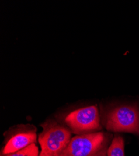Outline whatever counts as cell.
Masks as SVG:
<instances>
[{
  "label": "cell",
  "mask_w": 139,
  "mask_h": 156,
  "mask_svg": "<svg viewBox=\"0 0 139 156\" xmlns=\"http://www.w3.org/2000/svg\"><path fill=\"white\" fill-rule=\"evenodd\" d=\"M43 126V131L38 137L41 147L40 156H57L71 141V131L55 121L46 122Z\"/></svg>",
  "instance_id": "6da1fadb"
},
{
  "label": "cell",
  "mask_w": 139,
  "mask_h": 156,
  "mask_svg": "<svg viewBox=\"0 0 139 156\" xmlns=\"http://www.w3.org/2000/svg\"><path fill=\"white\" fill-rule=\"evenodd\" d=\"M104 125L107 131L139 133V112L132 106L117 107L105 115Z\"/></svg>",
  "instance_id": "7a4b0ae2"
},
{
  "label": "cell",
  "mask_w": 139,
  "mask_h": 156,
  "mask_svg": "<svg viewBox=\"0 0 139 156\" xmlns=\"http://www.w3.org/2000/svg\"><path fill=\"white\" fill-rule=\"evenodd\" d=\"M65 122L72 133L79 135L92 133L101 129L99 113L96 106L72 111L66 117Z\"/></svg>",
  "instance_id": "3957f363"
},
{
  "label": "cell",
  "mask_w": 139,
  "mask_h": 156,
  "mask_svg": "<svg viewBox=\"0 0 139 156\" xmlns=\"http://www.w3.org/2000/svg\"><path fill=\"white\" fill-rule=\"evenodd\" d=\"M103 133H92L72 137L66 148L57 156H92L104 146Z\"/></svg>",
  "instance_id": "277c9868"
},
{
  "label": "cell",
  "mask_w": 139,
  "mask_h": 156,
  "mask_svg": "<svg viewBox=\"0 0 139 156\" xmlns=\"http://www.w3.org/2000/svg\"><path fill=\"white\" fill-rule=\"evenodd\" d=\"M37 135L34 131H29L19 133L11 137L7 142L3 150V155L16 152L35 143Z\"/></svg>",
  "instance_id": "5b68a950"
},
{
  "label": "cell",
  "mask_w": 139,
  "mask_h": 156,
  "mask_svg": "<svg viewBox=\"0 0 139 156\" xmlns=\"http://www.w3.org/2000/svg\"><path fill=\"white\" fill-rule=\"evenodd\" d=\"M107 156H125L124 140L121 136H116L107 151Z\"/></svg>",
  "instance_id": "8992f818"
},
{
  "label": "cell",
  "mask_w": 139,
  "mask_h": 156,
  "mask_svg": "<svg viewBox=\"0 0 139 156\" xmlns=\"http://www.w3.org/2000/svg\"><path fill=\"white\" fill-rule=\"evenodd\" d=\"M3 156H40L38 147L35 143L16 152L4 155Z\"/></svg>",
  "instance_id": "52a82bcc"
},
{
  "label": "cell",
  "mask_w": 139,
  "mask_h": 156,
  "mask_svg": "<svg viewBox=\"0 0 139 156\" xmlns=\"http://www.w3.org/2000/svg\"><path fill=\"white\" fill-rule=\"evenodd\" d=\"M106 154H107L106 148V147H104L92 156H107Z\"/></svg>",
  "instance_id": "ba28073f"
}]
</instances>
